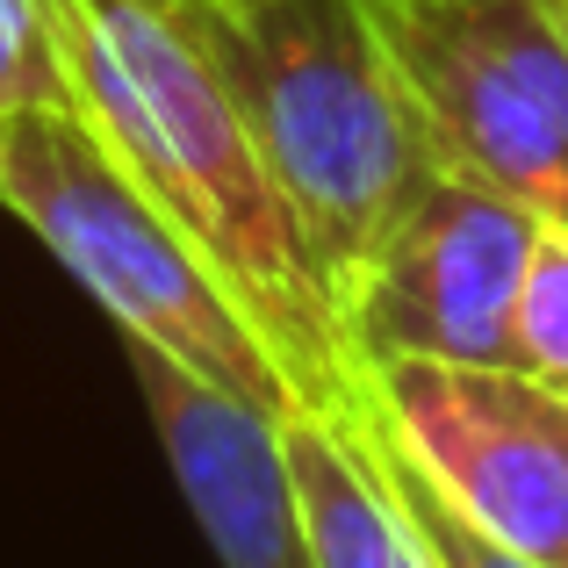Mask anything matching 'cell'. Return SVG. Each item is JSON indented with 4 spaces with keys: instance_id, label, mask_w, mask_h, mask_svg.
Segmentation results:
<instances>
[{
    "instance_id": "6da1fadb",
    "label": "cell",
    "mask_w": 568,
    "mask_h": 568,
    "mask_svg": "<svg viewBox=\"0 0 568 568\" xmlns=\"http://www.w3.org/2000/svg\"><path fill=\"white\" fill-rule=\"evenodd\" d=\"M65 58L72 109L123 173L194 237L216 281L237 295L310 417L375 432V388L346 353L338 303L194 37L187 0H43Z\"/></svg>"
},
{
    "instance_id": "7a4b0ae2",
    "label": "cell",
    "mask_w": 568,
    "mask_h": 568,
    "mask_svg": "<svg viewBox=\"0 0 568 568\" xmlns=\"http://www.w3.org/2000/svg\"><path fill=\"white\" fill-rule=\"evenodd\" d=\"M187 14L346 317L361 274L446 181L375 0H187Z\"/></svg>"
},
{
    "instance_id": "3957f363",
    "label": "cell",
    "mask_w": 568,
    "mask_h": 568,
    "mask_svg": "<svg viewBox=\"0 0 568 568\" xmlns=\"http://www.w3.org/2000/svg\"><path fill=\"white\" fill-rule=\"evenodd\" d=\"M0 209L109 310L123 338L159 346L166 361L274 417H310L288 367L216 281V266L130 181L72 101L0 115Z\"/></svg>"
},
{
    "instance_id": "277c9868",
    "label": "cell",
    "mask_w": 568,
    "mask_h": 568,
    "mask_svg": "<svg viewBox=\"0 0 568 568\" xmlns=\"http://www.w3.org/2000/svg\"><path fill=\"white\" fill-rule=\"evenodd\" d=\"M446 173L568 231V0H375Z\"/></svg>"
},
{
    "instance_id": "5b68a950",
    "label": "cell",
    "mask_w": 568,
    "mask_h": 568,
    "mask_svg": "<svg viewBox=\"0 0 568 568\" xmlns=\"http://www.w3.org/2000/svg\"><path fill=\"white\" fill-rule=\"evenodd\" d=\"M382 432L446 489L460 518L568 568V396L526 367L382 361L367 367Z\"/></svg>"
},
{
    "instance_id": "8992f818",
    "label": "cell",
    "mask_w": 568,
    "mask_h": 568,
    "mask_svg": "<svg viewBox=\"0 0 568 568\" xmlns=\"http://www.w3.org/2000/svg\"><path fill=\"white\" fill-rule=\"evenodd\" d=\"M540 216L511 194L446 173L388 252L346 295V353L382 361H475L518 367V288L532 266Z\"/></svg>"
},
{
    "instance_id": "52a82bcc",
    "label": "cell",
    "mask_w": 568,
    "mask_h": 568,
    "mask_svg": "<svg viewBox=\"0 0 568 568\" xmlns=\"http://www.w3.org/2000/svg\"><path fill=\"white\" fill-rule=\"evenodd\" d=\"M123 361L138 375L159 454H166L216 568H324L303 511V483H295L288 417L202 382L194 367L166 361L159 346H138V338H123Z\"/></svg>"
},
{
    "instance_id": "ba28073f",
    "label": "cell",
    "mask_w": 568,
    "mask_h": 568,
    "mask_svg": "<svg viewBox=\"0 0 568 568\" xmlns=\"http://www.w3.org/2000/svg\"><path fill=\"white\" fill-rule=\"evenodd\" d=\"M288 454L324 568H439L417 526L403 518L396 489L382 483L361 432L332 425V417H288Z\"/></svg>"
},
{
    "instance_id": "9c48e42d",
    "label": "cell",
    "mask_w": 568,
    "mask_h": 568,
    "mask_svg": "<svg viewBox=\"0 0 568 568\" xmlns=\"http://www.w3.org/2000/svg\"><path fill=\"white\" fill-rule=\"evenodd\" d=\"M361 439H367V454H375L382 483L396 489L403 518L417 526V540H425V555L439 561V568H555V561L526 555V547L497 540V532H483L475 518H460L454 504H446V489L432 483V475L417 468V460H410V454H403V446L382 432V417H375V432H361Z\"/></svg>"
},
{
    "instance_id": "30bf717a",
    "label": "cell",
    "mask_w": 568,
    "mask_h": 568,
    "mask_svg": "<svg viewBox=\"0 0 568 568\" xmlns=\"http://www.w3.org/2000/svg\"><path fill=\"white\" fill-rule=\"evenodd\" d=\"M518 367L568 396V231L540 223L532 266L518 288Z\"/></svg>"
},
{
    "instance_id": "8fae6325",
    "label": "cell",
    "mask_w": 568,
    "mask_h": 568,
    "mask_svg": "<svg viewBox=\"0 0 568 568\" xmlns=\"http://www.w3.org/2000/svg\"><path fill=\"white\" fill-rule=\"evenodd\" d=\"M43 101H72L51 8L43 0H0V115L43 109Z\"/></svg>"
}]
</instances>
